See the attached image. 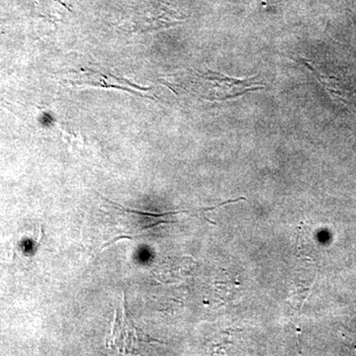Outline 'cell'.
<instances>
[{"instance_id": "3957f363", "label": "cell", "mask_w": 356, "mask_h": 356, "mask_svg": "<svg viewBox=\"0 0 356 356\" xmlns=\"http://www.w3.org/2000/svg\"><path fill=\"white\" fill-rule=\"evenodd\" d=\"M117 207H119V208H121V209L127 211V212L136 213V214L142 215V216H152V217H156V218L168 216V215L179 214V213H181V212H187V211H178V212H168V213H163V214H154V213H146V212H142V211L127 209V208L122 207V206H120V205H117Z\"/></svg>"}, {"instance_id": "7a4b0ae2", "label": "cell", "mask_w": 356, "mask_h": 356, "mask_svg": "<svg viewBox=\"0 0 356 356\" xmlns=\"http://www.w3.org/2000/svg\"><path fill=\"white\" fill-rule=\"evenodd\" d=\"M303 62L306 67L313 72L314 76L317 77L318 81L324 86V88L327 89V92H329L332 97L336 98L337 100L344 103L346 105L350 104V102L346 99V96L343 95L341 86L337 83V81H339L337 79H334V77H329L320 74V72L313 67V65L311 64L310 60H303Z\"/></svg>"}, {"instance_id": "6da1fadb", "label": "cell", "mask_w": 356, "mask_h": 356, "mask_svg": "<svg viewBox=\"0 0 356 356\" xmlns=\"http://www.w3.org/2000/svg\"><path fill=\"white\" fill-rule=\"evenodd\" d=\"M72 76L74 79H70V83L72 84H88V86H100V88H120L123 90H131V89H137V90H147L146 88H140L137 84L129 83L125 79H119L118 77H111L113 76H105L100 72H95L88 69L79 72V70H72Z\"/></svg>"}]
</instances>
